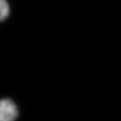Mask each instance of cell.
<instances>
[{"label": "cell", "instance_id": "7a4b0ae2", "mask_svg": "<svg viewBox=\"0 0 121 121\" xmlns=\"http://www.w3.org/2000/svg\"><path fill=\"white\" fill-rule=\"evenodd\" d=\"M9 5L6 0L0 1V19L1 21L5 20L9 14Z\"/></svg>", "mask_w": 121, "mask_h": 121}, {"label": "cell", "instance_id": "6da1fadb", "mask_svg": "<svg viewBox=\"0 0 121 121\" xmlns=\"http://www.w3.org/2000/svg\"><path fill=\"white\" fill-rule=\"evenodd\" d=\"M18 117V110L12 99L4 98L0 103V121H15Z\"/></svg>", "mask_w": 121, "mask_h": 121}]
</instances>
